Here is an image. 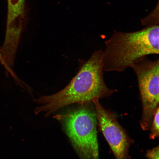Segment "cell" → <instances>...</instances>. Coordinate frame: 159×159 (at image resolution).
<instances>
[{"label":"cell","instance_id":"obj_1","mask_svg":"<svg viewBox=\"0 0 159 159\" xmlns=\"http://www.w3.org/2000/svg\"><path fill=\"white\" fill-rule=\"evenodd\" d=\"M103 55L102 50L95 51L88 60L81 61L78 73L65 88L55 94L35 99L39 105L35 109V114L45 113L48 117L67 105L93 102L118 92L108 88L105 83Z\"/></svg>","mask_w":159,"mask_h":159},{"label":"cell","instance_id":"obj_2","mask_svg":"<svg viewBox=\"0 0 159 159\" xmlns=\"http://www.w3.org/2000/svg\"><path fill=\"white\" fill-rule=\"evenodd\" d=\"M159 33L158 25L133 32L115 30L105 42L104 71L122 72L147 56L158 55Z\"/></svg>","mask_w":159,"mask_h":159},{"label":"cell","instance_id":"obj_3","mask_svg":"<svg viewBox=\"0 0 159 159\" xmlns=\"http://www.w3.org/2000/svg\"><path fill=\"white\" fill-rule=\"evenodd\" d=\"M93 102L57 115L81 159H99L97 118Z\"/></svg>","mask_w":159,"mask_h":159},{"label":"cell","instance_id":"obj_4","mask_svg":"<svg viewBox=\"0 0 159 159\" xmlns=\"http://www.w3.org/2000/svg\"><path fill=\"white\" fill-rule=\"evenodd\" d=\"M159 66L158 58L152 61L144 57L131 66L138 79L143 112L140 125L144 131L150 129L159 108Z\"/></svg>","mask_w":159,"mask_h":159},{"label":"cell","instance_id":"obj_5","mask_svg":"<svg viewBox=\"0 0 159 159\" xmlns=\"http://www.w3.org/2000/svg\"><path fill=\"white\" fill-rule=\"evenodd\" d=\"M99 128L116 159H130L129 149L134 141L119 124L112 113L105 109L99 99L93 101Z\"/></svg>","mask_w":159,"mask_h":159},{"label":"cell","instance_id":"obj_6","mask_svg":"<svg viewBox=\"0 0 159 159\" xmlns=\"http://www.w3.org/2000/svg\"><path fill=\"white\" fill-rule=\"evenodd\" d=\"M7 14L6 34L20 36L25 19V0H7Z\"/></svg>","mask_w":159,"mask_h":159},{"label":"cell","instance_id":"obj_7","mask_svg":"<svg viewBox=\"0 0 159 159\" xmlns=\"http://www.w3.org/2000/svg\"><path fill=\"white\" fill-rule=\"evenodd\" d=\"M159 109L158 108L157 109L155 113L150 129L151 130L150 139L152 140L159 137Z\"/></svg>","mask_w":159,"mask_h":159},{"label":"cell","instance_id":"obj_8","mask_svg":"<svg viewBox=\"0 0 159 159\" xmlns=\"http://www.w3.org/2000/svg\"><path fill=\"white\" fill-rule=\"evenodd\" d=\"M146 157L148 159H159V146L148 150L147 152Z\"/></svg>","mask_w":159,"mask_h":159},{"label":"cell","instance_id":"obj_9","mask_svg":"<svg viewBox=\"0 0 159 159\" xmlns=\"http://www.w3.org/2000/svg\"><path fill=\"white\" fill-rule=\"evenodd\" d=\"M0 63L5 67V69L7 70L9 73H11L12 72L11 70L7 67V66L4 60L2 55V54L1 48H0Z\"/></svg>","mask_w":159,"mask_h":159}]
</instances>
